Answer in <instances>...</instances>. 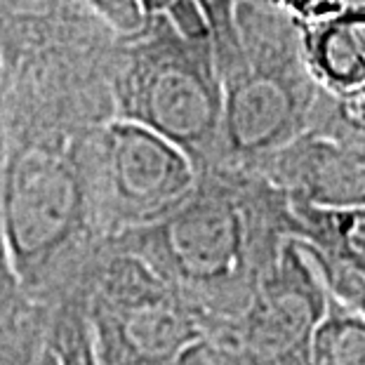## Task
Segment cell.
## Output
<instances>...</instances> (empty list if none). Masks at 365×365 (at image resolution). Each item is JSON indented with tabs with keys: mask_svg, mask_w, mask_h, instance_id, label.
I'll list each match as a JSON object with an SVG mask.
<instances>
[{
	"mask_svg": "<svg viewBox=\"0 0 365 365\" xmlns=\"http://www.w3.org/2000/svg\"><path fill=\"white\" fill-rule=\"evenodd\" d=\"M290 238L283 189L255 170L210 165L180 207L111 243L151 264L217 337L243 314Z\"/></svg>",
	"mask_w": 365,
	"mask_h": 365,
	"instance_id": "6da1fadb",
	"label": "cell"
},
{
	"mask_svg": "<svg viewBox=\"0 0 365 365\" xmlns=\"http://www.w3.org/2000/svg\"><path fill=\"white\" fill-rule=\"evenodd\" d=\"M78 137H29L5 156L0 210L10 264L43 307L88 299L90 278L108 247L99 227Z\"/></svg>",
	"mask_w": 365,
	"mask_h": 365,
	"instance_id": "7a4b0ae2",
	"label": "cell"
},
{
	"mask_svg": "<svg viewBox=\"0 0 365 365\" xmlns=\"http://www.w3.org/2000/svg\"><path fill=\"white\" fill-rule=\"evenodd\" d=\"M115 118L173 139L198 170L215 165L222 139L224 81L212 36H189L165 14L115 41L111 59Z\"/></svg>",
	"mask_w": 365,
	"mask_h": 365,
	"instance_id": "3957f363",
	"label": "cell"
},
{
	"mask_svg": "<svg viewBox=\"0 0 365 365\" xmlns=\"http://www.w3.org/2000/svg\"><path fill=\"white\" fill-rule=\"evenodd\" d=\"M236 34L240 66L224 78L215 165L255 168L309 130L318 85L299 24L274 0H238Z\"/></svg>",
	"mask_w": 365,
	"mask_h": 365,
	"instance_id": "277c9868",
	"label": "cell"
},
{
	"mask_svg": "<svg viewBox=\"0 0 365 365\" xmlns=\"http://www.w3.org/2000/svg\"><path fill=\"white\" fill-rule=\"evenodd\" d=\"M99 227L111 240L177 210L196 191L198 168L182 146L128 118L78 137Z\"/></svg>",
	"mask_w": 365,
	"mask_h": 365,
	"instance_id": "5b68a950",
	"label": "cell"
},
{
	"mask_svg": "<svg viewBox=\"0 0 365 365\" xmlns=\"http://www.w3.org/2000/svg\"><path fill=\"white\" fill-rule=\"evenodd\" d=\"M88 314L102 365L165 363L207 337L158 271L111 240L90 278Z\"/></svg>",
	"mask_w": 365,
	"mask_h": 365,
	"instance_id": "8992f818",
	"label": "cell"
},
{
	"mask_svg": "<svg viewBox=\"0 0 365 365\" xmlns=\"http://www.w3.org/2000/svg\"><path fill=\"white\" fill-rule=\"evenodd\" d=\"M330 307V290L299 238H290L217 344L276 365H309L314 335Z\"/></svg>",
	"mask_w": 365,
	"mask_h": 365,
	"instance_id": "52a82bcc",
	"label": "cell"
},
{
	"mask_svg": "<svg viewBox=\"0 0 365 365\" xmlns=\"http://www.w3.org/2000/svg\"><path fill=\"white\" fill-rule=\"evenodd\" d=\"M247 170L290 198L328 207L365 205V158L312 130Z\"/></svg>",
	"mask_w": 365,
	"mask_h": 365,
	"instance_id": "ba28073f",
	"label": "cell"
},
{
	"mask_svg": "<svg viewBox=\"0 0 365 365\" xmlns=\"http://www.w3.org/2000/svg\"><path fill=\"white\" fill-rule=\"evenodd\" d=\"M304 57L318 90L349 95L365 85V0L332 17L304 24Z\"/></svg>",
	"mask_w": 365,
	"mask_h": 365,
	"instance_id": "9c48e42d",
	"label": "cell"
},
{
	"mask_svg": "<svg viewBox=\"0 0 365 365\" xmlns=\"http://www.w3.org/2000/svg\"><path fill=\"white\" fill-rule=\"evenodd\" d=\"M292 236L323 257L365 271V205L328 207L290 198Z\"/></svg>",
	"mask_w": 365,
	"mask_h": 365,
	"instance_id": "30bf717a",
	"label": "cell"
},
{
	"mask_svg": "<svg viewBox=\"0 0 365 365\" xmlns=\"http://www.w3.org/2000/svg\"><path fill=\"white\" fill-rule=\"evenodd\" d=\"M309 365H365V316L330 294L328 314L312 341Z\"/></svg>",
	"mask_w": 365,
	"mask_h": 365,
	"instance_id": "8fae6325",
	"label": "cell"
},
{
	"mask_svg": "<svg viewBox=\"0 0 365 365\" xmlns=\"http://www.w3.org/2000/svg\"><path fill=\"white\" fill-rule=\"evenodd\" d=\"M0 365H59L52 344V312L31 302L0 325Z\"/></svg>",
	"mask_w": 365,
	"mask_h": 365,
	"instance_id": "7c38bea8",
	"label": "cell"
},
{
	"mask_svg": "<svg viewBox=\"0 0 365 365\" xmlns=\"http://www.w3.org/2000/svg\"><path fill=\"white\" fill-rule=\"evenodd\" d=\"M309 130L365 158V85L349 95H328L318 90Z\"/></svg>",
	"mask_w": 365,
	"mask_h": 365,
	"instance_id": "4fadbf2b",
	"label": "cell"
},
{
	"mask_svg": "<svg viewBox=\"0 0 365 365\" xmlns=\"http://www.w3.org/2000/svg\"><path fill=\"white\" fill-rule=\"evenodd\" d=\"M52 344L59 365H102L97 354L88 299L73 297L52 307Z\"/></svg>",
	"mask_w": 365,
	"mask_h": 365,
	"instance_id": "5bb4252c",
	"label": "cell"
},
{
	"mask_svg": "<svg viewBox=\"0 0 365 365\" xmlns=\"http://www.w3.org/2000/svg\"><path fill=\"white\" fill-rule=\"evenodd\" d=\"M203 10L207 26L212 31L222 81L240 66V45L236 34V5L238 0H196Z\"/></svg>",
	"mask_w": 365,
	"mask_h": 365,
	"instance_id": "9a60e30c",
	"label": "cell"
},
{
	"mask_svg": "<svg viewBox=\"0 0 365 365\" xmlns=\"http://www.w3.org/2000/svg\"><path fill=\"white\" fill-rule=\"evenodd\" d=\"M307 252L312 255V259L316 262L318 271L323 274L332 297H337L339 302H344V304H349L359 314L365 316V271L356 269V267H349V264L335 262L330 257H323V255L309 250V247H307Z\"/></svg>",
	"mask_w": 365,
	"mask_h": 365,
	"instance_id": "2e32d148",
	"label": "cell"
},
{
	"mask_svg": "<svg viewBox=\"0 0 365 365\" xmlns=\"http://www.w3.org/2000/svg\"><path fill=\"white\" fill-rule=\"evenodd\" d=\"M85 10L106 24L115 36H132L146 24V17L137 0H76Z\"/></svg>",
	"mask_w": 365,
	"mask_h": 365,
	"instance_id": "e0dca14e",
	"label": "cell"
},
{
	"mask_svg": "<svg viewBox=\"0 0 365 365\" xmlns=\"http://www.w3.org/2000/svg\"><path fill=\"white\" fill-rule=\"evenodd\" d=\"M139 7H142L144 17H158V14H165L180 26L184 34L189 36H205L212 31L207 26V19L203 10L198 7L196 0H137Z\"/></svg>",
	"mask_w": 365,
	"mask_h": 365,
	"instance_id": "ac0fdd59",
	"label": "cell"
},
{
	"mask_svg": "<svg viewBox=\"0 0 365 365\" xmlns=\"http://www.w3.org/2000/svg\"><path fill=\"white\" fill-rule=\"evenodd\" d=\"M29 294L21 287L17 274H14L10 257H0V325L12 321L14 316H19L31 304Z\"/></svg>",
	"mask_w": 365,
	"mask_h": 365,
	"instance_id": "d6986e66",
	"label": "cell"
},
{
	"mask_svg": "<svg viewBox=\"0 0 365 365\" xmlns=\"http://www.w3.org/2000/svg\"><path fill=\"white\" fill-rule=\"evenodd\" d=\"M351 3L356 0H274V5L290 14L299 26L328 19L332 14L346 10Z\"/></svg>",
	"mask_w": 365,
	"mask_h": 365,
	"instance_id": "ffe728a7",
	"label": "cell"
},
{
	"mask_svg": "<svg viewBox=\"0 0 365 365\" xmlns=\"http://www.w3.org/2000/svg\"><path fill=\"white\" fill-rule=\"evenodd\" d=\"M207 365H276V363L257 361L252 356L238 351L234 346L217 344V341L207 339Z\"/></svg>",
	"mask_w": 365,
	"mask_h": 365,
	"instance_id": "44dd1931",
	"label": "cell"
},
{
	"mask_svg": "<svg viewBox=\"0 0 365 365\" xmlns=\"http://www.w3.org/2000/svg\"><path fill=\"white\" fill-rule=\"evenodd\" d=\"M139 365H207V337L198 344H193L189 351L177 356L173 361L165 363H139Z\"/></svg>",
	"mask_w": 365,
	"mask_h": 365,
	"instance_id": "7402d4cb",
	"label": "cell"
},
{
	"mask_svg": "<svg viewBox=\"0 0 365 365\" xmlns=\"http://www.w3.org/2000/svg\"><path fill=\"white\" fill-rule=\"evenodd\" d=\"M5 255H7V243H5V227H3V210H0V257H5Z\"/></svg>",
	"mask_w": 365,
	"mask_h": 365,
	"instance_id": "603a6c76",
	"label": "cell"
},
{
	"mask_svg": "<svg viewBox=\"0 0 365 365\" xmlns=\"http://www.w3.org/2000/svg\"><path fill=\"white\" fill-rule=\"evenodd\" d=\"M3 88H5V52L0 48V99H3Z\"/></svg>",
	"mask_w": 365,
	"mask_h": 365,
	"instance_id": "cb8c5ba5",
	"label": "cell"
},
{
	"mask_svg": "<svg viewBox=\"0 0 365 365\" xmlns=\"http://www.w3.org/2000/svg\"><path fill=\"white\" fill-rule=\"evenodd\" d=\"M3 165H5V153H3V137H0V175H3Z\"/></svg>",
	"mask_w": 365,
	"mask_h": 365,
	"instance_id": "d4e9b609",
	"label": "cell"
}]
</instances>
